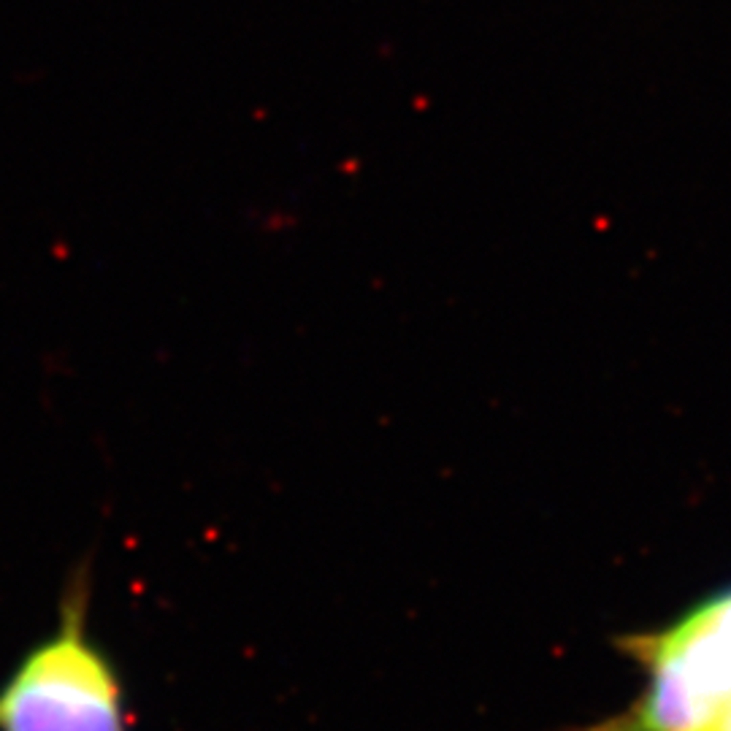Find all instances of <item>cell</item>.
<instances>
[{
	"instance_id": "6da1fadb",
	"label": "cell",
	"mask_w": 731,
	"mask_h": 731,
	"mask_svg": "<svg viewBox=\"0 0 731 731\" xmlns=\"http://www.w3.org/2000/svg\"><path fill=\"white\" fill-rule=\"evenodd\" d=\"M93 561L65 580L55 629L0 677V731H133L120 664L93 634Z\"/></svg>"
},
{
	"instance_id": "7a4b0ae2",
	"label": "cell",
	"mask_w": 731,
	"mask_h": 731,
	"mask_svg": "<svg viewBox=\"0 0 731 731\" xmlns=\"http://www.w3.org/2000/svg\"><path fill=\"white\" fill-rule=\"evenodd\" d=\"M615 645L642 669V691L610 718L569 731H731V583Z\"/></svg>"
}]
</instances>
